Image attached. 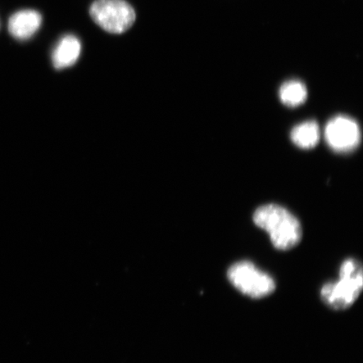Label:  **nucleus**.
Returning <instances> with one entry per match:
<instances>
[{"instance_id":"nucleus-1","label":"nucleus","mask_w":363,"mask_h":363,"mask_svg":"<svg viewBox=\"0 0 363 363\" xmlns=\"http://www.w3.org/2000/svg\"><path fill=\"white\" fill-rule=\"evenodd\" d=\"M253 221L269 234L274 247L286 251L296 247L302 238V227L298 220L278 204H266L258 208Z\"/></svg>"},{"instance_id":"nucleus-2","label":"nucleus","mask_w":363,"mask_h":363,"mask_svg":"<svg viewBox=\"0 0 363 363\" xmlns=\"http://www.w3.org/2000/svg\"><path fill=\"white\" fill-rule=\"evenodd\" d=\"M362 287L361 262L349 258L340 266L339 281L325 284L321 289L320 296L322 301L334 310H346L359 297Z\"/></svg>"},{"instance_id":"nucleus-3","label":"nucleus","mask_w":363,"mask_h":363,"mask_svg":"<svg viewBox=\"0 0 363 363\" xmlns=\"http://www.w3.org/2000/svg\"><path fill=\"white\" fill-rule=\"evenodd\" d=\"M89 13L99 27L111 34L125 33L136 17L134 9L125 0H95Z\"/></svg>"},{"instance_id":"nucleus-4","label":"nucleus","mask_w":363,"mask_h":363,"mask_svg":"<svg viewBox=\"0 0 363 363\" xmlns=\"http://www.w3.org/2000/svg\"><path fill=\"white\" fill-rule=\"evenodd\" d=\"M228 279L235 289L247 296L261 298L274 292L275 281L249 261L235 262L228 270Z\"/></svg>"},{"instance_id":"nucleus-5","label":"nucleus","mask_w":363,"mask_h":363,"mask_svg":"<svg viewBox=\"0 0 363 363\" xmlns=\"http://www.w3.org/2000/svg\"><path fill=\"white\" fill-rule=\"evenodd\" d=\"M325 138L331 149L337 152H349L361 142L359 125L352 118L338 116L325 126Z\"/></svg>"},{"instance_id":"nucleus-6","label":"nucleus","mask_w":363,"mask_h":363,"mask_svg":"<svg viewBox=\"0 0 363 363\" xmlns=\"http://www.w3.org/2000/svg\"><path fill=\"white\" fill-rule=\"evenodd\" d=\"M43 17L38 11H21L13 13L9 21V31L17 40H28L42 26Z\"/></svg>"},{"instance_id":"nucleus-7","label":"nucleus","mask_w":363,"mask_h":363,"mask_svg":"<svg viewBox=\"0 0 363 363\" xmlns=\"http://www.w3.org/2000/svg\"><path fill=\"white\" fill-rule=\"evenodd\" d=\"M81 49L79 40L75 35L63 36L52 52L54 67L63 69L75 65L80 57Z\"/></svg>"},{"instance_id":"nucleus-8","label":"nucleus","mask_w":363,"mask_h":363,"mask_svg":"<svg viewBox=\"0 0 363 363\" xmlns=\"http://www.w3.org/2000/svg\"><path fill=\"white\" fill-rule=\"evenodd\" d=\"M320 128L315 121H306L295 126L291 131V140L298 147H315L320 140Z\"/></svg>"},{"instance_id":"nucleus-9","label":"nucleus","mask_w":363,"mask_h":363,"mask_svg":"<svg viewBox=\"0 0 363 363\" xmlns=\"http://www.w3.org/2000/svg\"><path fill=\"white\" fill-rule=\"evenodd\" d=\"M307 95L306 85L298 80L285 82L279 90L281 101L289 107L301 106L306 101Z\"/></svg>"}]
</instances>
